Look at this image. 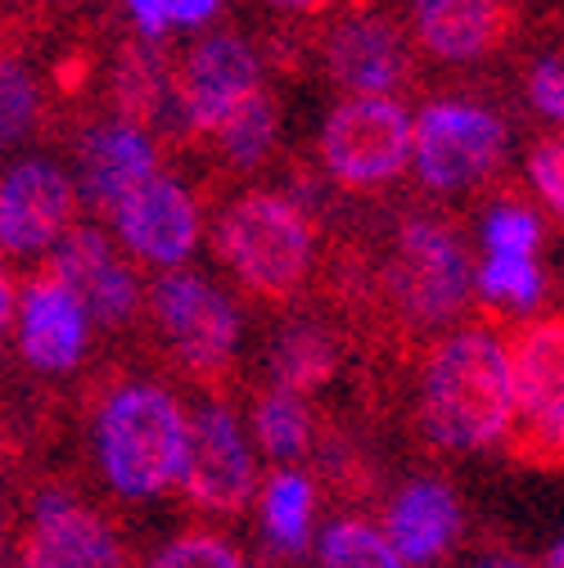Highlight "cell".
<instances>
[{
  "mask_svg": "<svg viewBox=\"0 0 564 568\" xmlns=\"http://www.w3.org/2000/svg\"><path fill=\"white\" fill-rule=\"evenodd\" d=\"M511 375L506 347L483 334L461 329L447 334L425 362L420 375V429L443 452L470 456L502 443L511 429Z\"/></svg>",
  "mask_w": 564,
  "mask_h": 568,
  "instance_id": "obj_1",
  "label": "cell"
},
{
  "mask_svg": "<svg viewBox=\"0 0 564 568\" xmlns=\"http://www.w3.org/2000/svg\"><path fill=\"white\" fill-rule=\"evenodd\" d=\"M100 465L118 496L145 501L181 483L190 419L181 402L159 384H122L95 424Z\"/></svg>",
  "mask_w": 564,
  "mask_h": 568,
  "instance_id": "obj_2",
  "label": "cell"
},
{
  "mask_svg": "<svg viewBox=\"0 0 564 568\" xmlns=\"http://www.w3.org/2000/svg\"><path fill=\"white\" fill-rule=\"evenodd\" d=\"M218 253L258 298L285 303L312 266V222L285 194H240L218 222Z\"/></svg>",
  "mask_w": 564,
  "mask_h": 568,
  "instance_id": "obj_3",
  "label": "cell"
},
{
  "mask_svg": "<svg viewBox=\"0 0 564 568\" xmlns=\"http://www.w3.org/2000/svg\"><path fill=\"white\" fill-rule=\"evenodd\" d=\"M470 290V262L461 240L434 217H406L384 262V298L411 329L452 321Z\"/></svg>",
  "mask_w": 564,
  "mask_h": 568,
  "instance_id": "obj_4",
  "label": "cell"
},
{
  "mask_svg": "<svg viewBox=\"0 0 564 568\" xmlns=\"http://www.w3.org/2000/svg\"><path fill=\"white\" fill-rule=\"evenodd\" d=\"M321 163L348 190L393 181L411 163V118L389 95H352L330 109L321 131Z\"/></svg>",
  "mask_w": 564,
  "mask_h": 568,
  "instance_id": "obj_5",
  "label": "cell"
},
{
  "mask_svg": "<svg viewBox=\"0 0 564 568\" xmlns=\"http://www.w3.org/2000/svg\"><path fill=\"white\" fill-rule=\"evenodd\" d=\"M150 312L185 375L213 379L218 371H226L240 338V316L226 294H218L199 275L172 271L150 290Z\"/></svg>",
  "mask_w": 564,
  "mask_h": 568,
  "instance_id": "obj_6",
  "label": "cell"
},
{
  "mask_svg": "<svg viewBox=\"0 0 564 568\" xmlns=\"http://www.w3.org/2000/svg\"><path fill=\"white\" fill-rule=\"evenodd\" d=\"M411 154H415V172L425 185L461 190L502 163L506 126L492 109L443 100V104H430L411 126Z\"/></svg>",
  "mask_w": 564,
  "mask_h": 568,
  "instance_id": "obj_7",
  "label": "cell"
},
{
  "mask_svg": "<svg viewBox=\"0 0 564 568\" xmlns=\"http://www.w3.org/2000/svg\"><path fill=\"white\" fill-rule=\"evenodd\" d=\"M253 452L231 406L208 402L190 419V443L181 465V496L203 515H240L253 496Z\"/></svg>",
  "mask_w": 564,
  "mask_h": 568,
  "instance_id": "obj_8",
  "label": "cell"
},
{
  "mask_svg": "<svg viewBox=\"0 0 564 568\" xmlns=\"http://www.w3.org/2000/svg\"><path fill=\"white\" fill-rule=\"evenodd\" d=\"M258 91H262V63L253 45L235 32L199 41L177 78L185 122L203 135H218Z\"/></svg>",
  "mask_w": 564,
  "mask_h": 568,
  "instance_id": "obj_9",
  "label": "cell"
},
{
  "mask_svg": "<svg viewBox=\"0 0 564 568\" xmlns=\"http://www.w3.org/2000/svg\"><path fill=\"white\" fill-rule=\"evenodd\" d=\"M10 568H127V550L95 510L50 491L19 532Z\"/></svg>",
  "mask_w": 564,
  "mask_h": 568,
  "instance_id": "obj_10",
  "label": "cell"
},
{
  "mask_svg": "<svg viewBox=\"0 0 564 568\" xmlns=\"http://www.w3.org/2000/svg\"><path fill=\"white\" fill-rule=\"evenodd\" d=\"M78 190L54 163L28 159L0 176V244L10 253H41L68 235Z\"/></svg>",
  "mask_w": 564,
  "mask_h": 568,
  "instance_id": "obj_11",
  "label": "cell"
},
{
  "mask_svg": "<svg viewBox=\"0 0 564 568\" xmlns=\"http://www.w3.org/2000/svg\"><path fill=\"white\" fill-rule=\"evenodd\" d=\"M50 275L63 284L68 294L78 298V307L113 329L122 321H131L135 303H140V290H135V275L113 257V248L104 244L100 231L91 226H78V231H68L50 257Z\"/></svg>",
  "mask_w": 564,
  "mask_h": 568,
  "instance_id": "obj_12",
  "label": "cell"
},
{
  "mask_svg": "<svg viewBox=\"0 0 564 568\" xmlns=\"http://www.w3.org/2000/svg\"><path fill=\"white\" fill-rule=\"evenodd\" d=\"M113 222H118L127 248L135 257L154 262V266L185 262L194 240H199V207H194V199L172 176H159V172L118 203Z\"/></svg>",
  "mask_w": 564,
  "mask_h": 568,
  "instance_id": "obj_13",
  "label": "cell"
},
{
  "mask_svg": "<svg viewBox=\"0 0 564 568\" xmlns=\"http://www.w3.org/2000/svg\"><path fill=\"white\" fill-rule=\"evenodd\" d=\"M511 402L520 410V429H546L564 419V316L528 321L506 343Z\"/></svg>",
  "mask_w": 564,
  "mask_h": 568,
  "instance_id": "obj_14",
  "label": "cell"
},
{
  "mask_svg": "<svg viewBox=\"0 0 564 568\" xmlns=\"http://www.w3.org/2000/svg\"><path fill=\"white\" fill-rule=\"evenodd\" d=\"M325 63H330V78L352 95H384L406 73V41L389 19L362 14L330 32Z\"/></svg>",
  "mask_w": 564,
  "mask_h": 568,
  "instance_id": "obj_15",
  "label": "cell"
},
{
  "mask_svg": "<svg viewBox=\"0 0 564 568\" xmlns=\"http://www.w3.org/2000/svg\"><path fill=\"white\" fill-rule=\"evenodd\" d=\"M82 352H87V312L50 271H41L23 290V357L37 371L63 375L82 362Z\"/></svg>",
  "mask_w": 564,
  "mask_h": 568,
  "instance_id": "obj_16",
  "label": "cell"
},
{
  "mask_svg": "<svg viewBox=\"0 0 564 568\" xmlns=\"http://www.w3.org/2000/svg\"><path fill=\"white\" fill-rule=\"evenodd\" d=\"M393 550L402 555V564H434L439 555H447L461 537V501L456 491L439 478H415L406 483L393 506H389V532Z\"/></svg>",
  "mask_w": 564,
  "mask_h": 568,
  "instance_id": "obj_17",
  "label": "cell"
},
{
  "mask_svg": "<svg viewBox=\"0 0 564 568\" xmlns=\"http://www.w3.org/2000/svg\"><path fill=\"white\" fill-rule=\"evenodd\" d=\"M150 176H154V145L135 126L113 122V126H95L82 140V185L95 207L118 212V203Z\"/></svg>",
  "mask_w": 564,
  "mask_h": 568,
  "instance_id": "obj_18",
  "label": "cell"
},
{
  "mask_svg": "<svg viewBox=\"0 0 564 568\" xmlns=\"http://www.w3.org/2000/svg\"><path fill=\"white\" fill-rule=\"evenodd\" d=\"M502 0H415V32L439 59H479L506 37Z\"/></svg>",
  "mask_w": 564,
  "mask_h": 568,
  "instance_id": "obj_19",
  "label": "cell"
},
{
  "mask_svg": "<svg viewBox=\"0 0 564 568\" xmlns=\"http://www.w3.org/2000/svg\"><path fill=\"white\" fill-rule=\"evenodd\" d=\"M339 371V343L321 325H285L271 343V375L280 393H312Z\"/></svg>",
  "mask_w": 564,
  "mask_h": 568,
  "instance_id": "obj_20",
  "label": "cell"
},
{
  "mask_svg": "<svg viewBox=\"0 0 564 568\" xmlns=\"http://www.w3.org/2000/svg\"><path fill=\"white\" fill-rule=\"evenodd\" d=\"M312 506H316V496H312L308 474L280 469L262 491V532H266V541L275 550H285V555H299L308 546V532H312Z\"/></svg>",
  "mask_w": 564,
  "mask_h": 568,
  "instance_id": "obj_21",
  "label": "cell"
},
{
  "mask_svg": "<svg viewBox=\"0 0 564 568\" xmlns=\"http://www.w3.org/2000/svg\"><path fill=\"white\" fill-rule=\"evenodd\" d=\"M253 438L271 460H299L312 447V415L294 393H262L253 402Z\"/></svg>",
  "mask_w": 564,
  "mask_h": 568,
  "instance_id": "obj_22",
  "label": "cell"
},
{
  "mask_svg": "<svg viewBox=\"0 0 564 568\" xmlns=\"http://www.w3.org/2000/svg\"><path fill=\"white\" fill-rule=\"evenodd\" d=\"M321 568H406V564L375 524L339 519L321 537Z\"/></svg>",
  "mask_w": 564,
  "mask_h": 568,
  "instance_id": "obj_23",
  "label": "cell"
},
{
  "mask_svg": "<svg viewBox=\"0 0 564 568\" xmlns=\"http://www.w3.org/2000/svg\"><path fill=\"white\" fill-rule=\"evenodd\" d=\"M275 126H280V109H275V100L271 95H253L222 131H218V140H222V154L235 163V168H253V163H262L266 154H271V145H275Z\"/></svg>",
  "mask_w": 564,
  "mask_h": 568,
  "instance_id": "obj_24",
  "label": "cell"
},
{
  "mask_svg": "<svg viewBox=\"0 0 564 568\" xmlns=\"http://www.w3.org/2000/svg\"><path fill=\"white\" fill-rule=\"evenodd\" d=\"M159 87H163V68L145 50H122L118 59V104L131 122H154L159 113Z\"/></svg>",
  "mask_w": 564,
  "mask_h": 568,
  "instance_id": "obj_25",
  "label": "cell"
},
{
  "mask_svg": "<svg viewBox=\"0 0 564 568\" xmlns=\"http://www.w3.org/2000/svg\"><path fill=\"white\" fill-rule=\"evenodd\" d=\"M145 568H249V564L231 546V537H222L213 528H190V532L172 537Z\"/></svg>",
  "mask_w": 564,
  "mask_h": 568,
  "instance_id": "obj_26",
  "label": "cell"
},
{
  "mask_svg": "<svg viewBox=\"0 0 564 568\" xmlns=\"http://www.w3.org/2000/svg\"><path fill=\"white\" fill-rule=\"evenodd\" d=\"M479 294L487 303H511V307H533L542 294V271L533 257H487L479 266Z\"/></svg>",
  "mask_w": 564,
  "mask_h": 568,
  "instance_id": "obj_27",
  "label": "cell"
},
{
  "mask_svg": "<svg viewBox=\"0 0 564 568\" xmlns=\"http://www.w3.org/2000/svg\"><path fill=\"white\" fill-rule=\"evenodd\" d=\"M37 122V87L14 54H0V150L28 135Z\"/></svg>",
  "mask_w": 564,
  "mask_h": 568,
  "instance_id": "obj_28",
  "label": "cell"
},
{
  "mask_svg": "<svg viewBox=\"0 0 564 568\" xmlns=\"http://www.w3.org/2000/svg\"><path fill=\"white\" fill-rule=\"evenodd\" d=\"M483 244L492 257H533L537 248V217L528 207H497L483 222Z\"/></svg>",
  "mask_w": 564,
  "mask_h": 568,
  "instance_id": "obj_29",
  "label": "cell"
},
{
  "mask_svg": "<svg viewBox=\"0 0 564 568\" xmlns=\"http://www.w3.org/2000/svg\"><path fill=\"white\" fill-rule=\"evenodd\" d=\"M528 176H533L537 194L564 217V135L537 140L533 154H528Z\"/></svg>",
  "mask_w": 564,
  "mask_h": 568,
  "instance_id": "obj_30",
  "label": "cell"
},
{
  "mask_svg": "<svg viewBox=\"0 0 564 568\" xmlns=\"http://www.w3.org/2000/svg\"><path fill=\"white\" fill-rule=\"evenodd\" d=\"M511 456L515 460H528L537 469L564 474V419L546 424V429H520L515 443H511Z\"/></svg>",
  "mask_w": 564,
  "mask_h": 568,
  "instance_id": "obj_31",
  "label": "cell"
},
{
  "mask_svg": "<svg viewBox=\"0 0 564 568\" xmlns=\"http://www.w3.org/2000/svg\"><path fill=\"white\" fill-rule=\"evenodd\" d=\"M528 95L533 104L546 113V118H560L564 122V63L546 59L533 68V82H528Z\"/></svg>",
  "mask_w": 564,
  "mask_h": 568,
  "instance_id": "obj_32",
  "label": "cell"
},
{
  "mask_svg": "<svg viewBox=\"0 0 564 568\" xmlns=\"http://www.w3.org/2000/svg\"><path fill=\"white\" fill-rule=\"evenodd\" d=\"M127 6H131V14H135V23H140V32H145V37H163L172 28L168 0H127Z\"/></svg>",
  "mask_w": 564,
  "mask_h": 568,
  "instance_id": "obj_33",
  "label": "cell"
},
{
  "mask_svg": "<svg viewBox=\"0 0 564 568\" xmlns=\"http://www.w3.org/2000/svg\"><path fill=\"white\" fill-rule=\"evenodd\" d=\"M222 0H168V19L181 23V28H194V23H208L218 14Z\"/></svg>",
  "mask_w": 564,
  "mask_h": 568,
  "instance_id": "obj_34",
  "label": "cell"
},
{
  "mask_svg": "<svg viewBox=\"0 0 564 568\" xmlns=\"http://www.w3.org/2000/svg\"><path fill=\"white\" fill-rule=\"evenodd\" d=\"M465 568H537V564H533V559H524V555H511V550H492V555L470 559Z\"/></svg>",
  "mask_w": 564,
  "mask_h": 568,
  "instance_id": "obj_35",
  "label": "cell"
},
{
  "mask_svg": "<svg viewBox=\"0 0 564 568\" xmlns=\"http://www.w3.org/2000/svg\"><path fill=\"white\" fill-rule=\"evenodd\" d=\"M10 316H14V284H10V275H6V266H0V334H6V325H10Z\"/></svg>",
  "mask_w": 564,
  "mask_h": 568,
  "instance_id": "obj_36",
  "label": "cell"
},
{
  "mask_svg": "<svg viewBox=\"0 0 564 568\" xmlns=\"http://www.w3.org/2000/svg\"><path fill=\"white\" fill-rule=\"evenodd\" d=\"M271 6H280V10H321L325 0H271Z\"/></svg>",
  "mask_w": 564,
  "mask_h": 568,
  "instance_id": "obj_37",
  "label": "cell"
},
{
  "mask_svg": "<svg viewBox=\"0 0 564 568\" xmlns=\"http://www.w3.org/2000/svg\"><path fill=\"white\" fill-rule=\"evenodd\" d=\"M542 568H564V537H560V541H555V546L546 550V559H542Z\"/></svg>",
  "mask_w": 564,
  "mask_h": 568,
  "instance_id": "obj_38",
  "label": "cell"
}]
</instances>
